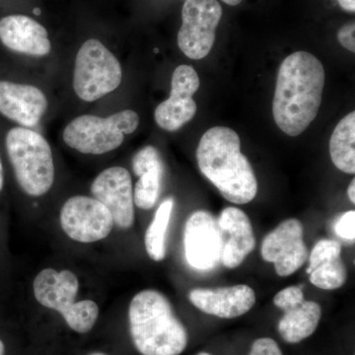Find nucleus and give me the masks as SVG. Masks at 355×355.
<instances>
[{"label":"nucleus","instance_id":"1","mask_svg":"<svg viewBox=\"0 0 355 355\" xmlns=\"http://www.w3.org/2000/svg\"><path fill=\"white\" fill-rule=\"evenodd\" d=\"M326 80L323 64L312 53L296 51L280 64L272 102L275 123L289 137L305 132L316 119Z\"/></svg>","mask_w":355,"mask_h":355},{"label":"nucleus","instance_id":"2","mask_svg":"<svg viewBox=\"0 0 355 355\" xmlns=\"http://www.w3.org/2000/svg\"><path fill=\"white\" fill-rule=\"evenodd\" d=\"M198 168L222 197L236 205L251 202L258 193V181L249 160L241 153V140L226 127L209 128L197 149Z\"/></svg>","mask_w":355,"mask_h":355},{"label":"nucleus","instance_id":"3","mask_svg":"<svg viewBox=\"0 0 355 355\" xmlns=\"http://www.w3.org/2000/svg\"><path fill=\"white\" fill-rule=\"evenodd\" d=\"M128 320L132 343L142 355H180L188 345V331L170 301L146 289L130 301Z\"/></svg>","mask_w":355,"mask_h":355},{"label":"nucleus","instance_id":"4","mask_svg":"<svg viewBox=\"0 0 355 355\" xmlns=\"http://www.w3.org/2000/svg\"><path fill=\"white\" fill-rule=\"evenodd\" d=\"M7 155L17 183L31 197L48 193L55 182V164L50 144L43 135L17 127L6 135Z\"/></svg>","mask_w":355,"mask_h":355},{"label":"nucleus","instance_id":"5","mask_svg":"<svg viewBox=\"0 0 355 355\" xmlns=\"http://www.w3.org/2000/svg\"><path fill=\"white\" fill-rule=\"evenodd\" d=\"M33 289L40 304L60 313L71 330L78 334L92 330L99 316V307L92 300L76 302L79 280L73 272L44 268L35 277Z\"/></svg>","mask_w":355,"mask_h":355},{"label":"nucleus","instance_id":"6","mask_svg":"<svg viewBox=\"0 0 355 355\" xmlns=\"http://www.w3.org/2000/svg\"><path fill=\"white\" fill-rule=\"evenodd\" d=\"M139 114L125 110L108 118L83 114L70 121L64 130L65 144L78 153L101 155L120 147L125 135L137 130Z\"/></svg>","mask_w":355,"mask_h":355},{"label":"nucleus","instance_id":"7","mask_svg":"<svg viewBox=\"0 0 355 355\" xmlns=\"http://www.w3.org/2000/svg\"><path fill=\"white\" fill-rule=\"evenodd\" d=\"M123 70L118 58L97 39H89L76 58L73 89L85 102H94L121 85Z\"/></svg>","mask_w":355,"mask_h":355},{"label":"nucleus","instance_id":"8","mask_svg":"<svg viewBox=\"0 0 355 355\" xmlns=\"http://www.w3.org/2000/svg\"><path fill=\"white\" fill-rule=\"evenodd\" d=\"M222 17L217 0H184L178 46L191 60H202L216 42V28Z\"/></svg>","mask_w":355,"mask_h":355},{"label":"nucleus","instance_id":"9","mask_svg":"<svg viewBox=\"0 0 355 355\" xmlns=\"http://www.w3.org/2000/svg\"><path fill=\"white\" fill-rule=\"evenodd\" d=\"M223 236L216 217L205 210L193 212L184 229V257L200 272L214 270L221 261Z\"/></svg>","mask_w":355,"mask_h":355},{"label":"nucleus","instance_id":"10","mask_svg":"<svg viewBox=\"0 0 355 355\" xmlns=\"http://www.w3.org/2000/svg\"><path fill=\"white\" fill-rule=\"evenodd\" d=\"M60 225L70 239L94 243L108 237L113 229L111 212L94 198H70L60 210Z\"/></svg>","mask_w":355,"mask_h":355},{"label":"nucleus","instance_id":"11","mask_svg":"<svg viewBox=\"0 0 355 355\" xmlns=\"http://www.w3.org/2000/svg\"><path fill=\"white\" fill-rule=\"evenodd\" d=\"M303 235L304 228L301 221L289 218L263 238L261 257L275 265V272L279 277L293 275L307 261L309 253Z\"/></svg>","mask_w":355,"mask_h":355},{"label":"nucleus","instance_id":"12","mask_svg":"<svg viewBox=\"0 0 355 355\" xmlns=\"http://www.w3.org/2000/svg\"><path fill=\"white\" fill-rule=\"evenodd\" d=\"M198 72L190 65L182 64L173 72L170 97L154 112V119L161 128L176 132L197 113L193 96L200 88Z\"/></svg>","mask_w":355,"mask_h":355},{"label":"nucleus","instance_id":"13","mask_svg":"<svg viewBox=\"0 0 355 355\" xmlns=\"http://www.w3.org/2000/svg\"><path fill=\"white\" fill-rule=\"evenodd\" d=\"M273 303L284 312L279 322L280 336L288 343H298L314 334L322 317L321 306L306 300L302 286L280 291Z\"/></svg>","mask_w":355,"mask_h":355},{"label":"nucleus","instance_id":"14","mask_svg":"<svg viewBox=\"0 0 355 355\" xmlns=\"http://www.w3.org/2000/svg\"><path fill=\"white\" fill-rule=\"evenodd\" d=\"M91 193L111 212L118 227H132L135 222L132 181L125 168L114 166L100 173L91 184Z\"/></svg>","mask_w":355,"mask_h":355},{"label":"nucleus","instance_id":"15","mask_svg":"<svg viewBox=\"0 0 355 355\" xmlns=\"http://www.w3.org/2000/svg\"><path fill=\"white\" fill-rule=\"evenodd\" d=\"M191 304L205 314L222 319L243 316L254 307L256 294L246 284L216 288H195L189 293Z\"/></svg>","mask_w":355,"mask_h":355},{"label":"nucleus","instance_id":"16","mask_svg":"<svg viewBox=\"0 0 355 355\" xmlns=\"http://www.w3.org/2000/svg\"><path fill=\"white\" fill-rule=\"evenodd\" d=\"M48 109V99L36 86L0 80V113L23 128H34Z\"/></svg>","mask_w":355,"mask_h":355},{"label":"nucleus","instance_id":"17","mask_svg":"<svg viewBox=\"0 0 355 355\" xmlns=\"http://www.w3.org/2000/svg\"><path fill=\"white\" fill-rule=\"evenodd\" d=\"M217 222L224 241L222 265L230 270L238 268L256 247L251 221L243 210L230 207L222 210Z\"/></svg>","mask_w":355,"mask_h":355},{"label":"nucleus","instance_id":"18","mask_svg":"<svg viewBox=\"0 0 355 355\" xmlns=\"http://www.w3.org/2000/svg\"><path fill=\"white\" fill-rule=\"evenodd\" d=\"M0 41L9 50L32 57H44L51 50L46 28L26 15H9L2 18Z\"/></svg>","mask_w":355,"mask_h":355},{"label":"nucleus","instance_id":"19","mask_svg":"<svg viewBox=\"0 0 355 355\" xmlns=\"http://www.w3.org/2000/svg\"><path fill=\"white\" fill-rule=\"evenodd\" d=\"M307 273L311 284L318 288H340L347 277V268L342 260V245L336 240H320L311 252Z\"/></svg>","mask_w":355,"mask_h":355},{"label":"nucleus","instance_id":"20","mask_svg":"<svg viewBox=\"0 0 355 355\" xmlns=\"http://www.w3.org/2000/svg\"><path fill=\"white\" fill-rule=\"evenodd\" d=\"M132 169L139 177L133 190V202L140 209H150L157 202L164 175V163L156 147L140 149L132 158Z\"/></svg>","mask_w":355,"mask_h":355},{"label":"nucleus","instance_id":"21","mask_svg":"<svg viewBox=\"0 0 355 355\" xmlns=\"http://www.w3.org/2000/svg\"><path fill=\"white\" fill-rule=\"evenodd\" d=\"M331 161L347 174L355 173V112L345 116L336 125L330 139Z\"/></svg>","mask_w":355,"mask_h":355},{"label":"nucleus","instance_id":"22","mask_svg":"<svg viewBox=\"0 0 355 355\" xmlns=\"http://www.w3.org/2000/svg\"><path fill=\"white\" fill-rule=\"evenodd\" d=\"M174 200L166 198L156 210L153 220L147 228L144 245L149 258L155 261L164 260L166 256V233L171 220Z\"/></svg>","mask_w":355,"mask_h":355},{"label":"nucleus","instance_id":"23","mask_svg":"<svg viewBox=\"0 0 355 355\" xmlns=\"http://www.w3.org/2000/svg\"><path fill=\"white\" fill-rule=\"evenodd\" d=\"M335 231L338 237L347 241L355 240V211L349 210L345 212L336 221Z\"/></svg>","mask_w":355,"mask_h":355},{"label":"nucleus","instance_id":"24","mask_svg":"<svg viewBox=\"0 0 355 355\" xmlns=\"http://www.w3.org/2000/svg\"><path fill=\"white\" fill-rule=\"evenodd\" d=\"M249 355H282L279 345L270 338L254 340Z\"/></svg>","mask_w":355,"mask_h":355},{"label":"nucleus","instance_id":"25","mask_svg":"<svg viewBox=\"0 0 355 355\" xmlns=\"http://www.w3.org/2000/svg\"><path fill=\"white\" fill-rule=\"evenodd\" d=\"M355 24L354 22L343 26L338 33V39L343 48L355 53Z\"/></svg>","mask_w":355,"mask_h":355},{"label":"nucleus","instance_id":"26","mask_svg":"<svg viewBox=\"0 0 355 355\" xmlns=\"http://www.w3.org/2000/svg\"><path fill=\"white\" fill-rule=\"evenodd\" d=\"M340 7L347 12L354 13L355 11V0H338Z\"/></svg>","mask_w":355,"mask_h":355},{"label":"nucleus","instance_id":"27","mask_svg":"<svg viewBox=\"0 0 355 355\" xmlns=\"http://www.w3.org/2000/svg\"><path fill=\"white\" fill-rule=\"evenodd\" d=\"M347 195H349V200L352 203H355V180L350 182L349 189H347Z\"/></svg>","mask_w":355,"mask_h":355},{"label":"nucleus","instance_id":"28","mask_svg":"<svg viewBox=\"0 0 355 355\" xmlns=\"http://www.w3.org/2000/svg\"><path fill=\"white\" fill-rule=\"evenodd\" d=\"M4 184V175H3V167H2L1 159H0V191L3 188Z\"/></svg>","mask_w":355,"mask_h":355},{"label":"nucleus","instance_id":"29","mask_svg":"<svg viewBox=\"0 0 355 355\" xmlns=\"http://www.w3.org/2000/svg\"><path fill=\"white\" fill-rule=\"evenodd\" d=\"M222 1L225 2L228 6H238V4L241 3L242 0H222Z\"/></svg>","mask_w":355,"mask_h":355},{"label":"nucleus","instance_id":"30","mask_svg":"<svg viewBox=\"0 0 355 355\" xmlns=\"http://www.w3.org/2000/svg\"><path fill=\"white\" fill-rule=\"evenodd\" d=\"M4 352H6V347H4V343L0 340V355H3Z\"/></svg>","mask_w":355,"mask_h":355},{"label":"nucleus","instance_id":"31","mask_svg":"<svg viewBox=\"0 0 355 355\" xmlns=\"http://www.w3.org/2000/svg\"><path fill=\"white\" fill-rule=\"evenodd\" d=\"M33 12H34L35 15H40V14H41L42 11H41V9L38 8V7H37V8H34V10H33Z\"/></svg>","mask_w":355,"mask_h":355},{"label":"nucleus","instance_id":"32","mask_svg":"<svg viewBox=\"0 0 355 355\" xmlns=\"http://www.w3.org/2000/svg\"><path fill=\"white\" fill-rule=\"evenodd\" d=\"M197 355H211V354H207V352H200V354H198Z\"/></svg>","mask_w":355,"mask_h":355},{"label":"nucleus","instance_id":"33","mask_svg":"<svg viewBox=\"0 0 355 355\" xmlns=\"http://www.w3.org/2000/svg\"><path fill=\"white\" fill-rule=\"evenodd\" d=\"M90 355H106V354H100V352H96V354H90Z\"/></svg>","mask_w":355,"mask_h":355}]
</instances>
